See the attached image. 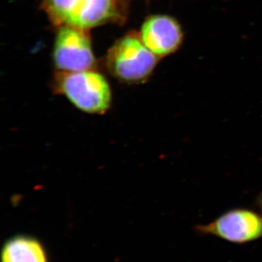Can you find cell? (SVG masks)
Wrapping results in <instances>:
<instances>
[{"label":"cell","mask_w":262,"mask_h":262,"mask_svg":"<svg viewBox=\"0 0 262 262\" xmlns=\"http://www.w3.org/2000/svg\"><path fill=\"white\" fill-rule=\"evenodd\" d=\"M56 89L83 113L103 115L112 106L110 84L103 75L94 71L60 72Z\"/></svg>","instance_id":"obj_1"},{"label":"cell","mask_w":262,"mask_h":262,"mask_svg":"<svg viewBox=\"0 0 262 262\" xmlns=\"http://www.w3.org/2000/svg\"><path fill=\"white\" fill-rule=\"evenodd\" d=\"M158 58L140 37L128 35L111 48L106 61L108 70L115 77L123 82L135 83L145 81L151 75Z\"/></svg>","instance_id":"obj_2"},{"label":"cell","mask_w":262,"mask_h":262,"mask_svg":"<svg viewBox=\"0 0 262 262\" xmlns=\"http://www.w3.org/2000/svg\"><path fill=\"white\" fill-rule=\"evenodd\" d=\"M44 6L56 23L84 30L117 14L116 0H44Z\"/></svg>","instance_id":"obj_3"},{"label":"cell","mask_w":262,"mask_h":262,"mask_svg":"<svg viewBox=\"0 0 262 262\" xmlns=\"http://www.w3.org/2000/svg\"><path fill=\"white\" fill-rule=\"evenodd\" d=\"M194 229L198 233L215 236L233 244H247L262 237V215L251 210L236 208L210 223L195 226Z\"/></svg>","instance_id":"obj_4"},{"label":"cell","mask_w":262,"mask_h":262,"mask_svg":"<svg viewBox=\"0 0 262 262\" xmlns=\"http://www.w3.org/2000/svg\"><path fill=\"white\" fill-rule=\"evenodd\" d=\"M54 61L61 72L92 70L94 56L89 36L84 29L61 26L54 46Z\"/></svg>","instance_id":"obj_5"},{"label":"cell","mask_w":262,"mask_h":262,"mask_svg":"<svg viewBox=\"0 0 262 262\" xmlns=\"http://www.w3.org/2000/svg\"><path fill=\"white\" fill-rule=\"evenodd\" d=\"M139 37L150 51L163 58L182 47L184 32L177 19L166 15H155L146 19Z\"/></svg>","instance_id":"obj_6"},{"label":"cell","mask_w":262,"mask_h":262,"mask_svg":"<svg viewBox=\"0 0 262 262\" xmlns=\"http://www.w3.org/2000/svg\"><path fill=\"white\" fill-rule=\"evenodd\" d=\"M3 262H48L47 254L38 239L28 235H16L5 243Z\"/></svg>","instance_id":"obj_7"},{"label":"cell","mask_w":262,"mask_h":262,"mask_svg":"<svg viewBox=\"0 0 262 262\" xmlns=\"http://www.w3.org/2000/svg\"><path fill=\"white\" fill-rule=\"evenodd\" d=\"M256 205L258 209L259 210L260 213L262 215V192L258 194L256 198Z\"/></svg>","instance_id":"obj_8"}]
</instances>
